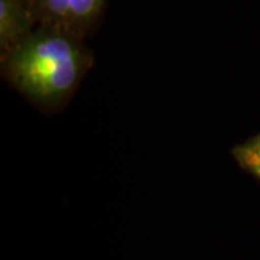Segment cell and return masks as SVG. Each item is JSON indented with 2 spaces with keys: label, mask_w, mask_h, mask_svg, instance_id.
<instances>
[{
  "label": "cell",
  "mask_w": 260,
  "mask_h": 260,
  "mask_svg": "<svg viewBox=\"0 0 260 260\" xmlns=\"http://www.w3.org/2000/svg\"><path fill=\"white\" fill-rule=\"evenodd\" d=\"M32 0H0V54H5L37 28Z\"/></svg>",
  "instance_id": "cell-3"
},
{
  "label": "cell",
  "mask_w": 260,
  "mask_h": 260,
  "mask_svg": "<svg viewBox=\"0 0 260 260\" xmlns=\"http://www.w3.org/2000/svg\"><path fill=\"white\" fill-rule=\"evenodd\" d=\"M39 25L65 29L80 38L95 28L107 0H32Z\"/></svg>",
  "instance_id": "cell-2"
},
{
  "label": "cell",
  "mask_w": 260,
  "mask_h": 260,
  "mask_svg": "<svg viewBox=\"0 0 260 260\" xmlns=\"http://www.w3.org/2000/svg\"><path fill=\"white\" fill-rule=\"evenodd\" d=\"M93 62L84 38L51 25H38L0 54L3 78L42 112L62 109Z\"/></svg>",
  "instance_id": "cell-1"
},
{
  "label": "cell",
  "mask_w": 260,
  "mask_h": 260,
  "mask_svg": "<svg viewBox=\"0 0 260 260\" xmlns=\"http://www.w3.org/2000/svg\"><path fill=\"white\" fill-rule=\"evenodd\" d=\"M233 158L240 167L260 181V135L233 149Z\"/></svg>",
  "instance_id": "cell-4"
}]
</instances>
